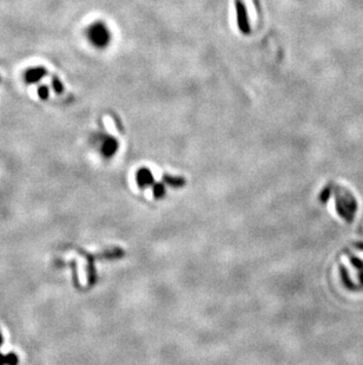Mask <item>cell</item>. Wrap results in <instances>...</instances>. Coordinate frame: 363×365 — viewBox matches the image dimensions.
Returning <instances> with one entry per match:
<instances>
[{"instance_id":"6da1fadb","label":"cell","mask_w":363,"mask_h":365,"mask_svg":"<svg viewBox=\"0 0 363 365\" xmlns=\"http://www.w3.org/2000/svg\"><path fill=\"white\" fill-rule=\"evenodd\" d=\"M88 38L93 44V47L98 49H104L109 44L110 39H111V35H110L109 29L103 23L97 21V23H93L89 27Z\"/></svg>"},{"instance_id":"7a4b0ae2","label":"cell","mask_w":363,"mask_h":365,"mask_svg":"<svg viewBox=\"0 0 363 365\" xmlns=\"http://www.w3.org/2000/svg\"><path fill=\"white\" fill-rule=\"evenodd\" d=\"M236 13H237V24L239 30L244 35L250 33V24H249V18H248V12L247 8L241 0H236Z\"/></svg>"},{"instance_id":"3957f363","label":"cell","mask_w":363,"mask_h":365,"mask_svg":"<svg viewBox=\"0 0 363 365\" xmlns=\"http://www.w3.org/2000/svg\"><path fill=\"white\" fill-rule=\"evenodd\" d=\"M46 69L42 66L38 67H32V69L26 70L25 72V81L29 83V84H32V83H37L41 81L42 78H44L46 76Z\"/></svg>"},{"instance_id":"277c9868","label":"cell","mask_w":363,"mask_h":365,"mask_svg":"<svg viewBox=\"0 0 363 365\" xmlns=\"http://www.w3.org/2000/svg\"><path fill=\"white\" fill-rule=\"evenodd\" d=\"M118 149V142H117L116 139L113 137H107V139L104 140L103 147H101V153H103L104 156L106 157H110L112 156Z\"/></svg>"},{"instance_id":"5b68a950","label":"cell","mask_w":363,"mask_h":365,"mask_svg":"<svg viewBox=\"0 0 363 365\" xmlns=\"http://www.w3.org/2000/svg\"><path fill=\"white\" fill-rule=\"evenodd\" d=\"M18 357L15 354L2 355L0 354V365H17Z\"/></svg>"},{"instance_id":"8992f818","label":"cell","mask_w":363,"mask_h":365,"mask_svg":"<svg viewBox=\"0 0 363 365\" xmlns=\"http://www.w3.org/2000/svg\"><path fill=\"white\" fill-rule=\"evenodd\" d=\"M52 85H53V89H54V91H56L57 95L63 94L64 87H63V84H61L60 79L58 77H56V76H53V77H52Z\"/></svg>"},{"instance_id":"52a82bcc","label":"cell","mask_w":363,"mask_h":365,"mask_svg":"<svg viewBox=\"0 0 363 365\" xmlns=\"http://www.w3.org/2000/svg\"><path fill=\"white\" fill-rule=\"evenodd\" d=\"M48 95H50V93H48V88L46 85H41L38 88V96L41 100H47Z\"/></svg>"},{"instance_id":"ba28073f","label":"cell","mask_w":363,"mask_h":365,"mask_svg":"<svg viewBox=\"0 0 363 365\" xmlns=\"http://www.w3.org/2000/svg\"><path fill=\"white\" fill-rule=\"evenodd\" d=\"M2 343H4V338H2L1 333H0V345H1V344H2Z\"/></svg>"}]
</instances>
